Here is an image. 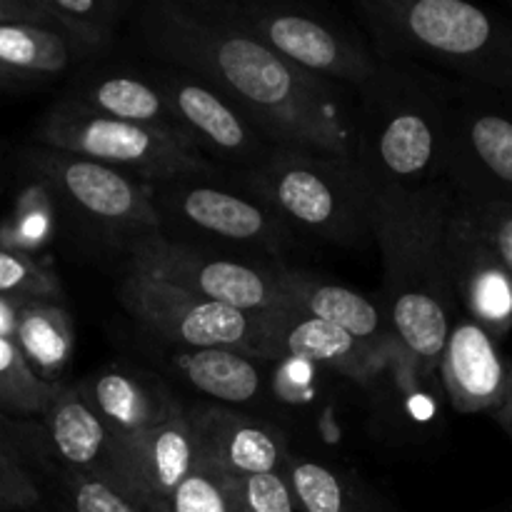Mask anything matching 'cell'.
<instances>
[{
  "label": "cell",
  "mask_w": 512,
  "mask_h": 512,
  "mask_svg": "<svg viewBox=\"0 0 512 512\" xmlns=\"http://www.w3.org/2000/svg\"><path fill=\"white\" fill-rule=\"evenodd\" d=\"M198 460L188 408L158 428L115 438L105 478L150 512H170L178 485Z\"/></svg>",
  "instance_id": "14"
},
{
  "label": "cell",
  "mask_w": 512,
  "mask_h": 512,
  "mask_svg": "<svg viewBox=\"0 0 512 512\" xmlns=\"http://www.w3.org/2000/svg\"><path fill=\"white\" fill-rule=\"evenodd\" d=\"M48 433L55 470L80 475H105L115 435L98 418L78 383H60L40 418Z\"/></svg>",
  "instance_id": "21"
},
{
  "label": "cell",
  "mask_w": 512,
  "mask_h": 512,
  "mask_svg": "<svg viewBox=\"0 0 512 512\" xmlns=\"http://www.w3.org/2000/svg\"><path fill=\"white\" fill-rule=\"evenodd\" d=\"M233 478V475H230ZM235 512H300L283 473L233 478Z\"/></svg>",
  "instance_id": "34"
},
{
  "label": "cell",
  "mask_w": 512,
  "mask_h": 512,
  "mask_svg": "<svg viewBox=\"0 0 512 512\" xmlns=\"http://www.w3.org/2000/svg\"><path fill=\"white\" fill-rule=\"evenodd\" d=\"M455 198H458V195H455ZM458 203L463 205V210L470 215V220L478 225L480 233L488 238V243L498 250L505 268H508V273L512 275V208H505V205H473L465 203V200L460 198Z\"/></svg>",
  "instance_id": "36"
},
{
  "label": "cell",
  "mask_w": 512,
  "mask_h": 512,
  "mask_svg": "<svg viewBox=\"0 0 512 512\" xmlns=\"http://www.w3.org/2000/svg\"><path fill=\"white\" fill-rule=\"evenodd\" d=\"M238 28L285 60L325 83L363 88L380 65L353 30L298 3L280 0H218Z\"/></svg>",
  "instance_id": "9"
},
{
  "label": "cell",
  "mask_w": 512,
  "mask_h": 512,
  "mask_svg": "<svg viewBox=\"0 0 512 512\" xmlns=\"http://www.w3.org/2000/svg\"><path fill=\"white\" fill-rule=\"evenodd\" d=\"M8 23H33L38 25V15L30 0H0V25Z\"/></svg>",
  "instance_id": "37"
},
{
  "label": "cell",
  "mask_w": 512,
  "mask_h": 512,
  "mask_svg": "<svg viewBox=\"0 0 512 512\" xmlns=\"http://www.w3.org/2000/svg\"><path fill=\"white\" fill-rule=\"evenodd\" d=\"M30 85H35L33 80H28V78H23V75H15V73H10V70L0 68V93H10V90H23V88H30Z\"/></svg>",
  "instance_id": "39"
},
{
  "label": "cell",
  "mask_w": 512,
  "mask_h": 512,
  "mask_svg": "<svg viewBox=\"0 0 512 512\" xmlns=\"http://www.w3.org/2000/svg\"><path fill=\"white\" fill-rule=\"evenodd\" d=\"M160 233L178 243L260 263H283L298 235L233 173L195 170L150 183Z\"/></svg>",
  "instance_id": "6"
},
{
  "label": "cell",
  "mask_w": 512,
  "mask_h": 512,
  "mask_svg": "<svg viewBox=\"0 0 512 512\" xmlns=\"http://www.w3.org/2000/svg\"><path fill=\"white\" fill-rule=\"evenodd\" d=\"M263 363V358L230 348H178L170 355V365L190 388L225 408H243L263 400Z\"/></svg>",
  "instance_id": "23"
},
{
  "label": "cell",
  "mask_w": 512,
  "mask_h": 512,
  "mask_svg": "<svg viewBox=\"0 0 512 512\" xmlns=\"http://www.w3.org/2000/svg\"><path fill=\"white\" fill-rule=\"evenodd\" d=\"M118 300L140 328L175 348H230L263 358L265 315H250L205 300L133 265H125Z\"/></svg>",
  "instance_id": "11"
},
{
  "label": "cell",
  "mask_w": 512,
  "mask_h": 512,
  "mask_svg": "<svg viewBox=\"0 0 512 512\" xmlns=\"http://www.w3.org/2000/svg\"><path fill=\"white\" fill-rule=\"evenodd\" d=\"M283 475L300 512H385L358 478L320 460L290 458Z\"/></svg>",
  "instance_id": "26"
},
{
  "label": "cell",
  "mask_w": 512,
  "mask_h": 512,
  "mask_svg": "<svg viewBox=\"0 0 512 512\" xmlns=\"http://www.w3.org/2000/svg\"><path fill=\"white\" fill-rule=\"evenodd\" d=\"M38 25L60 30L98 55L115 43L118 28L133 15L128 0H30Z\"/></svg>",
  "instance_id": "27"
},
{
  "label": "cell",
  "mask_w": 512,
  "mask_h": 512,
  "mask_svg": "<svg viewBox=\"0 0 512 512\" xmlns=\"http://www.w3.org/2000/svg\"><path fill=\"white\" fill-rule=\"evenodd\" d=\"M0 453L33 470L40 480L55 470L48 433L40 418H20L0 410Z\"/></svg>",
  "instance_id": "31"
},
{
  "label": "cell",
  "mask_w": 512,
  "mask_h": 512,
  "mask_svg": "<svg viewBox=\"0 0 512 512\" xmlns=\"http://www.w3.org/2000/svg\"><path fill=\"white\" fill-rule=\"evenodd\" d=\"M45 503L48 500L38 475L0 453V512H35L43 510Z\"/></svg>",
  "instance_id": "35"
},
{
  "label": "cell",
  "mask_w": 512,
  "mask_h": 512,
  "mask_svg": "<svg viewBox=\"0 0 512 512\" xmlns=\"http://www.w3.org/2000/svg\"><path fill=\"white\" fill-rule=\"evenodd\" d=\"M495 420H498L500 428H503L512 440V380H510V388H508V395H505L503 405L495 410Z\"/></svg>",
  "instance_id": "40"
},
{
  "label": "cell",
  "mask_w": 512,
  "mask_h": 512,
  "mask_svg": "<svg viewBox=\"0 0 512 512\" xmlns=\"http://www.w3.org/2000/svg\"><path fill=\"white\" fill-rule=\"evenodd\" d=\"M445 183L465 203L512 208V95L453 80Z\"/></svg>",
  "instance_id": "10"
},
{
  "label": "cell",
  "mask_w": 512,
  "mask_h": 512,
  "mask_svg": "<svg viewBox=\"0 0 512 512\" xmlns=\"http://www.w3.org/2000/svg\"><path fill=\"white\" fill-rule=\"evenodd\" d=\"M198 458L233 478L285 473L290 463L285 438L255 415L205 403L188 408Z\"/></svg>",
  "instance_id": "16"
},
{
  "label": "cell",
  "mask_w": 512,
  "mask_h": 512,
  "mask_svg": "<svg viewBox=\"0 0 512 512\" xmlns=\"http://www.w3.org/2000/svg\"><path fill=\"white\" fill-rule=\"evenodd\" d=\"M63 98L108 118L178 133L153 70H88L70 83Z\"/></svg>",
  "instance_id": "22"
},
{
  "label": "cell",
  "mask_w": 512,
  "mask_h": 512,
  "mask_svg": "<svg viewBox=\"0 0 512 512\" xmlns=\"http://www.w3.org/2000/svg\"><path fill=\"white\" fill-rule=\"evenodd\" d=\"M0 298L13 303H63L60 278L25 250L0 245Z\"/></svg>",
  "instance_id": "30"
},
{
  "label": "cell",
  "mask_w": 512,
  "mask_h": 512,
  "mask_svg": "<svg viewBox=\"0 0 512 512\" xmlns=\"http://www.w3.org/2000/svg\"><path fill=\"white\" fill-rule=\"evenodd\" d=\"M235 178L295 235L345 248L373 240L378 185L358 158L303 145H273L255 168Z\"/></svg>",
  "instance_id": "5"
},
{
  "label": "cell",
  "mask_w": 512,
  "mask_h": 512,
  "mask_svg": "<svg viewBox=\"0 0 512 512\" xmlns=\"http://www.w3.org/2000/svg\"><path fill=\"white\" fill-rule=\"evenodd\" d=\"M263 360H308L355 380L368 378L375 355L360 340L303 310L265 315Z\"/></svg>",
  "instance_id": "20"
},
{
  "label": "cell",
  "mask_w": 512,
  "mask_h": 512,
  "mask_svg": "<svg viewBox=\"0 0 512 512\" xmlns=\"http://www.w3.org/2000/svg\"><path fill=\"white\" fill-rule=\"evenodd\" d=\"M8 170H10L8 153H5V145L0 143V190H3L5 183H8Z\"/></svg>",
  "instance_id": "41"
},
{
  "label": "cell",
  "mask_w": 512,
  "mask_h": 512,
  "mask_svg": "<svg viewBox=\"0 0 512 512\" xmlns=\"http://www.w3.org/2000/svg\"><path fill=\"white\" fill-rule=\"evenodd\" d=\"M58 385L40 380L15 340L0 335V410L20 418H43Z\"/></svg>",
  "instance_id": "29"
},
{
  "label": "cell",
  "mask_w": 512,
  "mask_h": 512,
  "mask_svg": "<svg viewBox=\"0 0 512 512\" xmlns=\"http://www.w3.org/2000/svg\"><path fill=\"white\" fill-rule=\"evenodd\" d=\"M78 388L115 438L158 428L185 410L163 380L128 365L98 370L80 380Z\"/></svg>",
  "instance_id": "18"
},
{
  "label": "cell",
  "mask_w": 512,
  "mask_h": 512,
  "mask_svg": "<svg viewBox=\"0 0 512 512\" xmlns=\"http://www.w3.org/2000/svg\"><path fill=\"white\" fill-rule=\"evenodd\" d=\"M18 168L88 243L128 258L138 240L163 230L150 183L125 170L35 143L20 150Z\"/></svg>",
  "instance_id": "7"
},
{
  "label": "cell",
  "mask_w": 512,
  "mask_h": 512,
  "mask_svg": "<svg viewBox=\"0 0 512 512\" xmlns=\"http://www.w3.org/2000/svg\"><path fill=\"white\" fill-rule=\"evenodd\" d=\"M33 143L125 170L145 183L218 168L183 135L108 118L65 98L40 115Z\"/></svg>",
  "instance_id": "8"
},
{
  "label": "cell",
  "mask_w": 512,
  "mask_h": 512,
  "mask_svg": "<svg viewBox=\"0 0 512 512\" xmlns=\"http://www.w3.org/2000/svg\"><path fill=\"white\" fill-rule=\"evenodd\" d=\"M360 23L385 60L443 68L512 95V18L468 0H358Z\"/></svg>",
  "instance_id": "4"
},
{
  "label": "cell",
  "mask_w": 512,
  "mask_h": 512,
  "mask_svg": "<svg viewBox=\"0 0 512 512\" xmlns=\"http://www.w3.org/2000/svg\"><path fill=\"white\" fill-rule=\"evenodd\" d=\"M448 183L420 190L383 188L375 205L373 240L383 258V305L400 348L430 370L440 365L458 315L448 273Z\"/></svg>",
  "instance_id": "2"
},
{
  "label": "cell",
  "mask_w": 512,
  "mask_h": 512,
  "mask_svg": "<svg viewBox=\"0 0 512 512\" xmlns=\"http://www.w3.org/2000/svg\"><path fill=\"white\" fill-rule=\"evenodd\" d=\"M90 58L95 55L88 48L48 25H0V68L33 83L58 78Z\"/></svg>",
  "instance_id": "24"
},
{
  "label": "cell",
  "mask_w": 512,
  "mask_h": 512,
  "mask_svg": "<svg viewBox=\"0 0 512 512\" xmlns=\"http://www.w3.org/2000/svg\"><path fill=\"white\" fill-rule=\"evenodd\" d=\"M275 273H278V283L288 300V308L303 310L313 318L345 330L355 340H360L375 358L388 345L398 343L380 300L368 298L348 285L333 283V280H325L308 270L290 268L285 263L275 265Z\"/></svg>",
  "instance_id": "19"
},
{
  "label": "cell",
  "mask_w": 512,
  "mask_h": 512,
  "mask_svg": "<svg viewBox=\"0 0 512 512\" xmlns=\"http://www.w3.org/2000/svg\"><path fill=\"white\" fill-rule=\"evenodd\" d=\"M125 260L153 278L243 313L273 315L288 310V300L275 273L278 263H260L178 243L163 233L138 240Z\"/></svg>",
  "instance_id": "12"
},
{
  "label": "cell",
  "mask_w": 512,
  "mask_h": 512,
  "mask_svg": "<svg viewBox=\"0 0 512 512\" xmlns=\"http://www.w3.org/2000/svg\"><path fill=\"white\" fill-rule=\"evenodd\" d=\"M453 80L405 60L380 58L358 88V163L378 190L445 183Z\"/></svg>",
  "instance_id": "3"
},
{
  "label": "cell",
  "mask_w": 512,
  "mask_h": 512,
  "mask_svg": "<svg viewBox=\"0 0 512 512\" xmlns=\"http://www.w3.org/2000/svg\"><path fill=\"white\" fill-rule=\"evenodd\" d=\"M153 75L168 98L178 133L220 170L245 173L275 145L233 100L198 75L168 65H158Z\"/></svg>",
  "instance_id": "13"
},
{
  "label": "cell",
  "mask_w": 512,
  "mask_h": 512,
  "mask_svg": "<svg viewBox=\"0 0 512 512\" xmlns=\"http://www.w3.org/2000/svg\"><path fill=\"white\" fill-rule=\"evenodd\" d=\"M15 345L40 380L65 383L75 350V330L63 303H23L15 323Z\"/></svg>",
  "instance_id": "25"
},
{
  "label": "cell",
  "mask_w": 512,
  "mask_h": 512,
  "mask_svg": "<svg viewBox=\"0 0 512 512\" xmlns=\"http://www.w3.org/2000/svg\"><path fill=\"white\" fill-rule=\"evenodd\" d=\"M50 205L48 195L30 185L28 195L18 203L15 215L0 228V245L28 253L30 245H40L50 233Z\"/></svg>",
  "instance_id": "33"
},
{
  "label": "cell",
  "mask_w": 512,
  "mask_h": 512,
  "mask_svg": "<svg viewBox=\"0 0 512 512\" xmlns=\"http://www.w3.org/2000/svg\"><path fill=\"white\" fill-rule=\"evenodd\" d=\"M510 8H512V3H510Z\"/></svg>",
  "instance_id": "42"
},
{
  "label": "cell",
  "mask_w": 512,
  "mask_h": 512,
  "mask_svg": "<svg viewBox=\"0 0 512 512\" xmlns=\"http://www.w3.org/2000/svg\"><path fill=\"white\" fill-rule=\"evenodd\" d=\"M170 512H235L233 478L208 460H195L188 478L178 485Z\"/></svg>",
  "instance_id": "32"
},
{
  "label": "cell",
  "mask_w": 512,
  "mask_h": 512,
  "mask_svg": "<svg viewBox=\"0 0 512 512\" xmlns=\"http://www.w3.org/2000/svg\"><path fill=\"white\" fill-rule=\"evenodd\" d=\"M40 483L55 512H150L100 475L53 470Z\"/></svg>",
  "instance_id": "28"
},
{
  "label": "cell",
  "mask_w": 512,
  "mask_h": 512,
  "mask_svg": "<svg viewBox=\"0 0 512 512\" xmlns=\"http://www.w3.org/2000/svg\"><path fill=\"white\" fill-rule=\"evenodd\" d=\"M448 273L460 313L498 340L512 333V275L458 198L448 218Z\"/></svg>",
  "instance_id": "15"
},
{
  "label": "cell",
  "mask_w": 512,
  "mask_h": 512,
  "mask_svg": "<svg viewBox=\"0 0 512 512\" xmlns=\"http://www.w3.org/2000/svg\"><path fill=\"white\" fill-rule=\"evenodd\" d=\"M18 310L20 303L0 298V335L3 338H15V323H18Z\"/></svg>",
  "instance_id": "38"
},
{
  "label": "cell",
  "mask_w": 512,
  "mask_h": 512,
  "mask_svg": "<svg viewBox=\"0 0 512 512\" xmlns=\"http://www.w3.org/2000/svg\"><path fill=\"white\" fill-rule=\"evenodd\" d=\"M135 45L233 100L275 145L358 158V125L333 83L305 73L233 23L218 0H150L130 15Z\"/></svg>",
  "instance_id": "1"
},
{
  "label": "cell",
  "mask_w": 512,
  "mask_h": 512,
  "mask_svg": "<svg viewBox=\"0 0 512 512\" xmlns=\"http://www.w3.org/2000/svg\"><path fill=\"white\" fill-rule=\"evenodd\" d=\"M445 393L458 413H493L503 405L512 380V363L500 340L468 315H455L440 358Z\"/></svg>",
  "instance_id": "17"
}]
</instances>
